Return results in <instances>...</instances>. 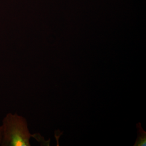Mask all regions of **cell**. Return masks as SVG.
<instances>
[{
  "instance_id": "cell-1",
  "label": "cell",
  "mask_w": 146,
  "mask_h": 146,
  "mask_svg": "<svg viewBox=\"0 0 146 146\" xmlns=\"http://www.w3.org/2000/svg\"><path fill=\"white\" fill-rule=\"evenodd\" d=\"M2 140L1 146H31L34 135L29 131L26 119L16 113L5 115L2 123Z\"/></svg>"
},
{
  "instance_id": "cell-2",
  "label": "cell",
  "mask_w": 146,
  "mask_h": 146,
  "mask_svg": "<svg viewBox=\"0 0 146 146\" xmlns=\"http://www.w3.org/2000/svg\"><path fill=\"white\" fill-rule=\"evenodd\" d=\"M137 127L139 129V135L134 144V146H146V133L142 128L140 123L137 124Z\"/></svg>"
},
{
  "instance_id": "cell-3",
  "label": "cell",
  "mask_w": 146,
  "mask_h": 146,
  "mask_svg": "<svg viewBox=\"0 0 146 146\" xmlns=\"http://www.w3.org/2000/svg\"><path fill=\"white\" fill-rule=\"evenodd\" d=\"M2 128L1 125H0V146L2 143Z\"/></svg>"
}]
</instances>
